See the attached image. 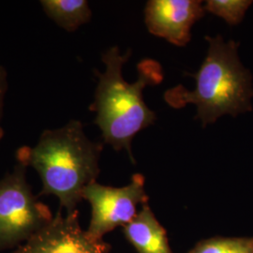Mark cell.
Here are the masks:
<instances>
[{"label":"cell","instance_id":"1","mask_svg":"<svg viewBox=\"0 0 253 253\" xmlns=\"http://www.w3.org/2000/svg\"><path fill=\"white\" fill-rule=\"evenodd\" d=\"M103 144L85 135L84 125L72 119L63 126L44 129L34 146H21L17 163L33 168L42 181L41 195H54L67 214L77 210L83 191L100 174Z\"/></svg>","mask_w":253,"mask_h":253},{"label":"cell","instance_id":"2","mask_svg":"<svg viewBox=\"0 0 253 253\" xmlns=\"http://www.w3.org/2000/svg\"><path fill=\"white\" fill-rule=\"evenodd\" d=\"M131 55V50L120 54L117 46L109 48L101 55L105 66L103 73L95 71L98 84L95 100L89 107L96 113L94 123L100 127L103 142L117 151L126 150L131 162V142L141 130L152 125L156 115L148 108L143 91L148 85H157L163 80V68L158 61L145 58L138 64V79L128 84L122 70Z\"/></svg>","mask_w":253,"mask_h":253},{"label":"cell","instance_id":"3","mask_svg":"<svg viewBox=\"0 0 253 253\" xmlns=\"http://www.w3.org/2000/svg\"><path fill=\"white\" fill-rule=\"evenodd\" d=\"M206 39L208 55L196 74H188L196 81L195 89L179 84L164 93V100L173 109L194 104L204 126L224 115L237 117L252 111L253 98V76L239 59V42H225L219 35Z\"/></svg>","mask_w":253,"mask_h":253},{"label":"cell","instance_id":"4","mask_svg":"<svg viewBox=\"0 0 253 253\" xmlns=\"http://www.w3.org/2000/svg\"><path fill=\"white\" fill-rule=\"evenodd\" d=\"M27 169L17 163L0 179V251L17 249L54 217L34 195L27 180Z\"/></svg>","mask_w":253,"mask_h":253},{"label":"cell","instance_id":"5","mask_svg":"<svg viewBox=\"0 0 253 253\" xmlns=\"http://www.w3.org/2000/svg\"><path fill=\"white\" fill-rule=\"evenodd\" d=\"M83 200L89 203L91 218L87 234L101 240L106 234L118 227H125L138 214L139 206L147 203L145 177L140 173L132 175L125 187L104 186L97 181L83 191Z\"/></svg>","mask_w":253,"mask_h":253},{"label":"cell","instance_id":"6","mask_svg":"<svg viewBox=\"0 0 253 253\" xmlns=\"http://www.w3.org/2000/svg\"><path fill=\"white\" fill-rule=\"evenodd\" d=\"M59 208L53 219L13 253H108L110 246L97 240L79 224L78 211L65 217Z\"/></svg>","mask_w":253,"mask_h":253},{"label":"cell","instance_id":"7","mask_svg":"<svg viewBox=\"0 0 253 253\" xmlns=\"http://www.w3.org/2000/svg\"><path fill=\"white\" fill-rule=\"evenodd\" d=\"M206 14L200 0H150L145 9L148 31L176 46L190 41L192 26Z\"/></svg>","mask_w":253,"mask_h":253},{"label":"cell","instance_id":"8","mask_svg":"<svg viewBox=\"0 0 253 253\" xmlns=\"http://www.w3.org/2000/svg\"><path fill=\"white\" fill-rule=\"evenodd\" d=\"M123 231L126 240L138 253H173L166 231L155 217L148 203L141 207L136 217L123 227Z\"/></svg>","mask_w":253,"mask_h":253},{"label":"cell","instance_id":"9","mask_svg":"<svg viewBox=\"0 0 253 253\" xmlns=\"http://www.w3.org/2000/svg\"><path fill=\"white\" fill-rule=\"evenodd\" d=\"M40 4L47 17L68 32L77 30L92 17L85 0H41Z\"/></svg>","mask_w":253,"mask_h":253},{"label":"cell","instance_id":"10","mask_svg":"<svg viewBox=\"0 0 253 253\" xmlns=\"http://www.w3.org/2000/svg\"><path fill=\"white\" fill-rule=\"evenodd\" d=\"M187 253H253V237H211L200 241Z\"/></svg>","mask_w":253,"mask_h":253},{"label":"cell","instance_id":"11","mask_svg":"<svg viewBox=\"0 0 253 253\" xmlns=\"http://www.w3.org/2000/svg\"><path fill=\"white\" fill-rule=\"evenodd\" d=\"M253 3L249 0H208L204 7L206 11L225 20L230 26H236L242 22Z\"/></svg>","mask_w":253,"mask_h":253},{"label":"cell","instance_id":"12","mask_svg":"<svg viewBox=\"0 0 253 253\" xmlns=\"http://www.w3.org/2000/svg\"><path fill=\"white\" fill-rule=\"evenodd\" d=\"M9 88V79H8V72L6 68L0 65V141L3 139L5 131L2 126V118L4 113V104L6 95Z\"/></svg>","mask_w":253,"mask_h":253}]
</instances>
